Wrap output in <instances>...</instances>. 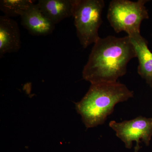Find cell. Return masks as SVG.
Instances as JSON below:
<instances>
[{
	"label": "cell",
	"mask_w": 152,
	"mask_h": 152,
	"mask_svg": "<svg viewBox=\"0 0 152 152\" xmlns=\"http://www.w3.org/2000/svg\"><path fill=\"white\" fill-rule=\"evenodd\" d=\"M137 57L129 36L100 38L95 44L84 67L83 77L93 84L116 83L126 73L128 63Z\"/></svg>",
	"instance_id": "obj_1"
},
{
	"label": "cell",
	"mask_w": 152,
	"mask_h": 152,
	"mask_svg": "<svg viewBox=\"0 0 152 152\" xmlns=\"http://www.w3.org/2000/svg\"><path fill=\"white\" fill-rule=\"evenodd\" d=\"M134 96V92L118 82L91 85L81 100L76 104L86 127H95L104 123L117 104Z\"/></svg>",
	"instance_id": "obj_2"
},
{
	"label": "cell",
	"mask_w": 152,
	"mask_h": 152,
	"mask_svg": "<svg viewBox=\"0 0 152 152\" xmlns=\"http://www.w3.org/2000/svg\"><path fill=\"white\" fill-rule=\"evenodd\" d=\"M104 6L103 0H75L72 17L77 36L84 48L100 38L98 31Z\"/></svg>",
	"instance_id": "obj_3"
},
{
	"label": "cell",
	"mask_w": 152,
	"mask_h": 152,
	"mask_svg": "<svg viewBox=\"0 0 152 152\" xmlns=\"http://www.w3.org/2000/svg\"><path fill=\"white\" fill-rule=\"evenodd\" d=\"M147 0L133 2L128 0H114L110 3L107 18L116 33L126 32L128 36L140 33L141 24L149 18L145 4Z\"/></svg>",
	"instance_id": "obj_4"
},
{
	"label": "cell",
	"mask_w": 152,
	"mask_h": 152,
	"mask_svg": "<svg viewBox=\"0 0 152 152\" xmlns=\"http://www.w3.org/2000/svg\"><path fill=\"white\" fill-rule=\"evenodd\" d=\"M109 126L116 132L117 137L124 143L127 148H131L132 142H136L134 152H138L140 148V140H142L146 145H149L152 136V118L140 116L121 123L112 121Z\"/></svg>",
	"instance_id": "obj_5"
},
{
	"label": "cell",
	"mask_w": 152,
	"mask_h": 152,
	"mask_svg": "<svg viewBox=\"0 0 152 152\" xmlns=\"http://www.w3.org/2000/svg\"><path fill=\"white\" fill-rule=\"evenodd\" d=\"M20 17L22 26L32 35H48L55 30L56 25L44 15L37 4H32Z\"/></svg>",
	"instance_id": "obj_6"
},
{
	"label": "cell",
	"mask_w": 152,
	"mask_h": 152,
	"mask_svg": "<svg viewBox=\"0 0 152 152\" xmlns=\"http://www.w3.org/2000/svg\"><path fill=\"white\" fill-rule=\"evenodd\" d=\"M21 47L20 33L18 23L6 15L0 16V57L15 53Z\"/></svg>",
	"instance_id": "obj_7"
},
{
	"label": "cell",
	"mask_w": 152,
	"mask_h": 152,
	"mask_svg": "<svg viewBox=\"0 0 152 152\" xmlns=\"http://www.w3.org/2000/svg\"><path fill=\"white\" fill-rule=\"evenodd\" d=\"M128 36L134 47L138 58V73L152 87V53L148 48V42L140 33H135Z\"/></svg>",
	"instance_id": "obj_8"
},
{
	"label": "cell",
	"mask_w": 152,
	"mask_h": 152,
	"mask_svg": "<svg viewBox=\"0 0 152 152\" xmlns=\"http://www.w3.org/2000/svg\"><path fill=\"white\" fill-rule=\"evenodd\" d=\"M75 0H39L38 5L44 15L53 23L72 16Z\"/></svg>",
	"instance_id": "obj_9"
},
{
	"label": "cell",
	"mask_w": 152,
	"mask_h": 152,
	"mask_svg": "<svg viewBox=\"0 0 152 152\" xmlns=\"http://www.w3.org/2000/svg\"><path fill=\"white\" fill-rule=\"evenodd\" d=\"M34 2L32 0H1L0 10L10 18L21 16Z\"/></svg>",
	"instance_id": "obj_10"
}]
</instances>
